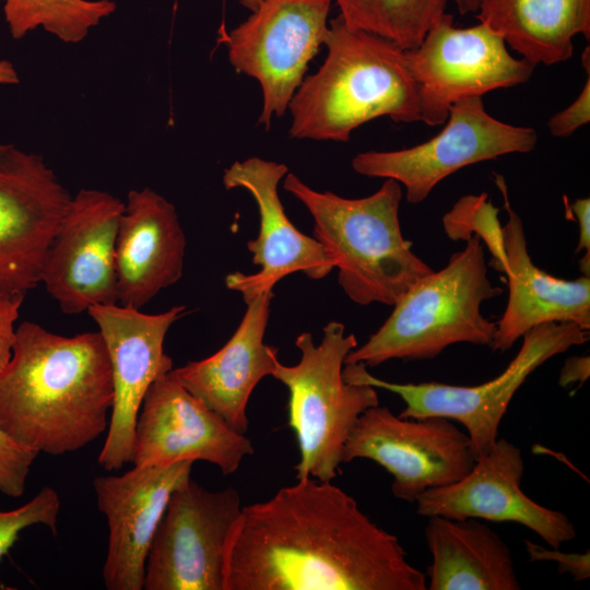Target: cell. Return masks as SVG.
<instances>
[{"label":"cell","mask_w":590,"mask_h":590,"mask_svg":"<svg viewBox=\"0 0 590 590\" xmlns=\"http://www.w3.org/2000/svg\"><path fill=\"white\" fill-rule=\"evenodd\" d=\"M261 1L262 0H240V3L252 12L259 7Z\"/></svg>","instance_id":"37"},{"label":"cell","mask_w":590,"mask_h":590,"mask_svg":"<svg viewBox=\"0 0 590 590\" xmlns=\"http://www.w3.org/2000/svg\"><path fill=\"white\" fill-rule=\"evenodd\" d=\"M38 455L35 449L16 441L0 425V493L12 498L21 497Z\"/></svg>","instance_id":"29"},{"label":"cell","mask_w":590,"mask_h":590,"mask_svg":"<svg viewBox=\"0 0 590 590\" xmlns=\"http://www.w3.org/2000/svg\"><path fill=\"white\" fill-rule=\"evenodd\" d=\"M244 506L229 535L224 590H426L398 538L331 481L296 480Z\"/></svg>","instance_id":"1"},{"label":"cell","mask_w":590,"mask_h":590,"mask_svg":"<svg viewBox=\"0 0 590 590\" xmlns=\"http://www.w3.org/2000/svg\"><path fill=\"white\" fill-rule=\"evenodd\" d=\"M570 210L579 224V239L576 252L586 250L590 253V199L578 198L570 204Z\"/></svg>","instance_id":"34"},{"label":"cell","mask_w":590,"mask_h":590,"mask_svg":"<svg viewBox=\"0 0 590 590\" xmlns=\"http://www.w3.org/2000/svg\"><path fill=\"white\" fill-rule=\"evenodd\" d=\"M295 345L299 362L293 366L279 362L272 375L288 390V425L300 453L295 479L332 481L358 417L379 404L377 389L344 380V361L357 341L343 323L328 322L318 344L309 332H303Z\"/></svg>","instance_id":"6"},{"label":"cell","mask_w":590,"mask_h":590,"mask_svg":"<svg viewBox=\"0 0 590 590\" xmlns=\"http://www.w3.org/2000/svg\"><path fill=\"white\" fill-rule=\"evenodd\" d=\"M192 461L134 465L93 480L98 509L108 526L103 566L107 590H142L145 563L172 493L191 476Z\"/></svg>","instance_id":"18"},{"label":"cell","mask_w":590,"mask_h":590,"mask_svg":"<svg viewBox=\"0 0 590 590\" xmlns=\"http://www.w3.org/2000/svg\"><path fill=\"white\" fill-rule=\"evenodd\" d=\"M327 56L293 95L290 138L346 142L362 125L389 117L421 121L420 91L406 50L376 34L330 20Z\"/></svg>","instance_id":"3"},{"label":"cell","mask_w":590,"mask_h":590,"mask_svg":"<svg viewBox=\"0 0 590 590\" xmlns=\"http://www.w3.org/2000/svg\"><path fill=\"white\" fill-rule=\"evenodd\" d=\"M523 473L520 448L498 438L459 481L422 493L415 500L416 511L423 517L516 522L550 547L559 548L575 539L576 529L565 514L538 504L522 492Z\"/></svg>","instance_id":"17"},{"label":"cell","mask_w":590,"mask_h":590,"mask_svg":"<svg viewBox=\"0 0 590 590\" xmlns=\"http://www.w3.org/2000/svg\"><path fill=\"white\" fill-rule=\"evenodd\" d=\"M111 366L99 331L73 337L25 320L0 371V425L50 456L80 450L108 429Z\"/></svg>","instance_id":"2"},{"label":"cell","mask_w":590,"mask_h":590,"mask_svg":"<svg viewBox=\"0 0 590 590\" xmlns=\"http://www.w3.org/2000/svg\"><path fill=\"white\" fill-rule=\"evenodd\" d=\"M86 312L106 345L114 389L108 433L97 461L103 469L115 471L132 460L135 424L146 391L173 369L164 342L170 327L186 314V306L145 314L116 303L92 306Z\"/></svg>","instance_id":"14"},{"label":"cell","mask_w":590,"mask_h":590,"mask_svg":"<svg viewBox=\"0 0 590 590\" xmlns=\"http://www.w3.org/2000/svg\"><path fill=\"white\" fill-rule=\"evenodd\" d=\"M440 270L420 279L393 305L379 329L353 349L344 364L376 367L391 359H429L457 343L492 347L496 322L482 314V304L503 288L487 276L484 243L465 240Z\"/></svg>","instance_id":"5"},{"label":"cell","mask_w":590,"mask_h":590,"mask_svg":"<svg viewBox=\"0 0 590 590\" xmlns=\"http://www.w3.org/2000/svg\"><path fill=\"white\" fill-rule=\"evenodd\" d=\"M123 201L82 188L71 197L49 247L42 284L66 315L117 303L115 250Z\"/></svg>","instance_id":"15"},{"label":"cell","mask_w":590,"mask_h":590,"mask_svg":"<svg viewBox=\"0 0 590 590\" xmlns=\"http://www.w3.org/2000/svg\"><path fill=\"white\" fill-rule=\"evenodd\" d=\"M235 488L209 491L191 477L170 495L154 534L144 590H224L227 542L240 512Z\"/></svg>","instance_id":"10"},{"label":"cell","mask_w":590,"mask_h":590,"mask_svg":"<svg viewBox=\"0 0 590 590\" xmlns=\"http://www.w3.org/2000/svg\"><path fill=\"white\" fill-rule=\"evenodd\" d=\"M60 507L58 492L45 486L26 504L12 510L0 509V562L28 527L43 524L57 535Z\"/></svg>","instance_id":"28"},{"label":"cell","mask_w":590,"mask_h":590,"mask_svg":"<svg viewBox=\"0 0 590 590\" xmlns=\"http://www.w3.org/2000/svg\"><path fill=\"white\" fill-rule=\"evenodd\" d=\"M369 459L392 477V494L415 503L425 491L459 481L473 467L469 437L440 416L403 418L387 406H371L357 420L343 450V463Z\"/></svg>","instance_id":"12"},{"label":"cell","mask_w":590,"mask_h":590,"mask_svg":"<svg viewBox=\"0 0 590 590\" xmlns=\"http://www.w3.org/2000/svg\"><path fill=\"white\" fill-rule=\"evenodd\" d=\"M498 212L486 193L469 194L460 198L444 215L442 224L451 239L467 240L470 236L477 235L492 252L491 266L504 273L507 261Z\"/></svg>","instance_id":"27"},{"label":"cell","mask_w":590,"mask_h":590,"mask_svg":"<svg viewBox=\"0 0 590 590\" xmlns=\"http://www.w3.org/2000/svg\"><path fill=\"white\" fill-rule=\"evenodd\" d=\"M427 518L428 590L521 589L511 552L489 526L479 519Z\"/></svg>","instance_id":"23"},{"label":"cell","mask_w":590,"mask_h":590,"mask_svg":"<svg viewBox=\"0 0 590 590\" xmlns=\"http://www.w3.org/2000/svg\"><path fill=\"white\" fill-rule=\"evenodd\" d=\"M589 46L582 52L581 62L587 71L586 83L577 98L565 109L553 115L547 127L555 138L570 137L590 121V54Z\"/></svg>","instance_id":"30"},{"label":"cell","mask_w":590,"mask_h":590,"mask_svg":"<svg viewBox=\"0 0 590 590\" xmlns=\"http://www.w3.org/2000/svg\"><path fill=\"white\" fill-rule=\"evenodd\" d=\"M508 221L503 226L507 261L508 300L492 349L505 352L531 329L550 322H574L590 330V276L563 280L547 274L531 260L522 221L509 203L504 178L495 174Z\"/></svg>","instance_id":"21"},{"label":"cell","mask_w":590,"mask_h":590,"mask_svg":"<svg viewBox=\"0 0 590 590\" xmlns=\"http://www.w3.org/2000/svg\"><path fill=\"white\" fill-rule=\"evenodd\" d=\"M24 298V295L0 297V371L12 355L16 331L14 323L19 319Z\"/></svg>","instance_id":"32"},{"label":"cell","mask_w":590,"mask_h":590,"mask_svg":"<svg viewBox=\"0 0 590 590\" xmlns=\"http://www.w3.org/2000/svg\"><path fill=\"white\" fill-rule=\"evenodd\" d=\"M590 376V358L589 356H574L566 359L560 374L558 384L562 387H567L571 384L579 382L582 386Z\"/></svg>","instance_id":"33"},{"label":"cell","mask_w":590,"mask_h":590,"mask_svg":"<svg viewBox=\"0 0 590 590\" xmlns=\"http://www.w3.org/2000/svg\"><path fill=\"white\" fill-rule=\"evenodd\" d=\"M273 292L246 300L247 309L234 334L217 352L170 370L174 378L234 430H248L246 414L256 386L272 376L279 350L263 342Z\"/></svg>","instance_id":"22"},{"label":"cell","mask_w":590,"mask_h":590,"mask_svg":"<svg viewBox=\"0 0 590 590\" xmlns=\"http://www.w3.org/2000/svg\"><path fill=\"white\" fill-rule=\"evenodd\" d=\"M71 197L42 155L0 142V297L40 284Z\"/></svg>","instance_id":"13"},{"label":"cell","mask_w":590,"mask_h":590,"mask_svg":"<svg viewBox=\"0 0 590 590\" xmlns=\"http://www.w3.org/2000/svg\"><path fill=\"white\" fill-rule=\"evenodd\" d=\"M13 39L42 28L64 44H79L117 10L115 0H0Z\"/></svg>","instance_id":"25"},{"label":"cell","mask_w":590,"mask_h":590,"mask_svg":"<svg viewBox=\"0 0 590 590\" xmlns=\"http://www.w3.org/2000/svg\"><path fill=\"white\" fill-rule=\"evenodd\" d=\"M449 0H334L346 25L397 44L417 47L446 13Z\"/></svg>","instance_id":"26"},{"label":"cell","mask_w":590,"mask_h":590,"mask_svg":"<svg viewBox=\"0 0 590 590\" xmlns=\"http://www.w3.org/2000/svg\"><path fill=\"white\" fill-rule=\"evenodd\" d=\"M406 56L418 85L421 121L432 127L446 122L455 103L526 83L536 67L511 56L503 37L483 23L457 27L447 12Z\"/></svg>","instance_id":"11"},{"label":"cell","mask_w":590,"mask_h":590,"mask_svg":"<svg viewBox=\"0 0 590 590\" xmlns=\"http://www.w3.org/2000/svg\"><path fill=\"white\" fill-rule=\"evenodd\" d=\"M20 82L14 64L5 59L0 60V85H14Z\"/></svg>","instance_id":"35"},{"label":"cell","mask_w":590,"mask_h":590,"mask_svg":"<svg viewBox=\"0 0 590 590\" xmlns=\"http://www.w3.org/2000/svg\"><path fill=\"white\" fill-rule=\"evenodd\" d=\"M460 14L476 13L481 0H452Z\"/></svg>","instance_id":"36"},{"label":"cell","mask_w":590,"mask_h":590,"mask_svg":"<svg viewBox=\"0 0 590 590\" xmlns=\"http://www.w3.org/2000/svg\"><path fill=\"white\" fill-rule=\"evenodd\" d=\"M331 0H262L225 35L231 64L253 78L262 92L258 125L281 118L303 82L310 60L324 45Z\"/></svg>","instance_id":"9"},{"label":"cell","mask_w":590,"mask_h":590,"mask_svg":"<svg viewBox=\"0 0 590 590\" xmlns=\"http://www.w3.org/2000/svg\"><path fill=\"white\" fill-rule=\"evenodd\" d=\"M444 125L434 138L412 148L358 153L352 158V168L363 176L398 181L405 189L406 201L417 204L459 169L507 154L529 153L538 142L533 128L491 116L482 97L451 105Z\"/></svg>","instance_id":"8"},{"label":"cell","mask_w":590,"mask_h":590,"mask_svg":"<svg viewBox=\"0 0 590 590\" xmlns=\"http://www.w3.org/2000/svg\"><path fill=\"white\" fill-rule=\"evenodd\" d=\"M283 188L314 220V237L338 268V282L355 304L393 306L433 269L412 249L401 231V185L386 179L370 196L357 199L317 191L287 173Z\"/></svg>","instance_id":"4"},{"label":"cell","mask_w":590,"mask_h":590,"mask_svg":"<svg viewBox=\"0 0 590 590\" xmlns=\"http://www.w3.org/2000/svg\"><path fill=\"white\" fill-rule=\"evenodd\" d=\"M522 338L519 352L506 369L477 386L391 382L373 376L362 363L344 364L342 375L347 382L399 396L405 403L400 417L440 416L460 423L477 459L494 447L509 403L530 374L555 355L586 343L589 331L574 322H550L531 329Z\"/></svg>","instance_id":"7"},{"label":"cell","mask_w":590,"mask_h":590,"mask_svg":"<svg viewBox=\"0 0 590 590\" xmlns=\"http://www.w3.org/2000/svg\"><path fill=\"white\" fill-rule=\"evenodd\" d=\"M475 14L535 66L566 61L575 36L590 38V0H481Z\"/></svg>","instance_id":"24"},{"label":"cell","mask_w":590,"mask_h":590,"mask_svg":"<svg viewBox=\"0 0 590 590\" xmlns=\"http://www.w3.org/2000/svg\"><path fill=\"white\" fill-rule=\"evenodd\" d=\"M251 455V440L190 393L170 371L146 391L134 429L133 465L200 460L228 475Z\"/></svg>","instance_id":"16"},{"label":"cell","mask_w":590,"mask_h":590,"mask_svg":"<svg viewBox=\"0 0 590 590\" xmlns=\"http://www.w3.org/2000/svg\"><path fill=\"white\" fill-rule=\"evenodd\" d=\"M287 172L283 163L253 156L234 162L223 174L224 187L247 190L259 212V234L247 243V248L260 270L252 274L237 271L225 278L226 287L239 292L245 302L272 291L279 281L294 272L321 280L334 269L324 247L298 231L284 211L278 187Z\"/></svg>","instance_id":"19"},{"label":"cell","mask_w":590,"mask_h":590,"mask_svg":"<svg viewBox=\"0 0 590 590\" xmlns=\"http://www.w3.org/2000/svg\"><path fill=\"white\" fill-rule=\"evenodd\" d=\"M116 238L117 304L142 309L182 275L186 235L175 205L155 190L131 189Z\"/></svg>","instance_id":"20"},{"label":"cell","mask_w":590,"mask_h":590,"mask_svg":"<svg viewBox=\"0 0 590 590\" xmlns=\"http://www.w3.org/2000/svg\"><path fill=\"white\" fill-rule=\"evenodd\" d=\"M526 551L530 560H547L557 565L558 574H570L575 581H581L590 577V552L564 553L558 548H546L542 545L524 540Z\"/></svg>","instance_id":"31"}]
</instances>
